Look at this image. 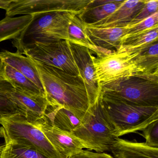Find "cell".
<instances>
[{
  "mask_svg": "<svg viewBox=\"0 0 158 158\" xmlns=\"http://www.w3.org/2000/svg\"><path fill=\"white\" fill-rule=\"evenodd\" d=\"M10 98L21 114L33 123L45 116L49 106L46 97L33 96L15 88L12 90Z\"/></svg>",
  "mask_w": 158,
  "mask_h": 158,
  "instance_id": "cell-12",
  "label": "cell"
},
{
  "mask_svg": "<svg viewBox=\"0 0 158 158\" xmlns=\"http://www.w3.org/2000/svg\"><path fill=\"white\" fill-rule=\"evenodd\" d=\"M0 158H49L40 152L27 146L5 144Z\"/></svg>",
  "mask_w": 158,
  "mask_h": 158,
  "instance_id": "cell-25",
  "label": "cell"
},
{
  "mask_svg": "<svg viewBox=\"0 0 158 158\" xmlns=\"http://www.w3.org/2000/svg\"><path fill=\"white\" fill-rule=\"evenodd\" d=\"M0 60L25 76L44 92L37 69L31 59L23 56L18 51L12 52L2 50L0 52Z\"/></svg>",
  "mask_w": 158,
  "mask_h": 158,
  "instance_id": "cell-16",
  "label": "cell"
},
{
  "mask_svg": "<svg viewBox=\"0 0 158 158\" xmlns=\"http://www.w3.org/2000/svg\"><path fill=\"white\" fill-rule=\"evenodd\" d=\"M110 151L114 158H158V148L119 137L114 139Z\"/></svg>",
  "mask_w": 158,
  "mask_h": 158,
  "instance_id": "cell-14",
  "label": "cell"
},
{
  "mask_svg": "<svg viewBox=\"0 0 158 158\" xmlns=\"http://www.w3.org/2000/svg\"><path fill=\"white\" fill-rule=\"evenodd\" d=\"M158 28L139 36L121 45L117 51H129L135 50L158 41Z\"/></svg>",
  "mask_w": 158,
  "mask_h": 158,
  "instance_id": "cell-26",
  "label": "cell"
},
{
  "mask_svg": "<svg viewBox=\"0 0 158 158\" xmlns=\"http://www.w3.org/2000/svg\"><path fill=\"white\" fill-rule=\"evenodd\" d=\"M76 14L67 12H53L34 15L28 26L18 38L14 40V47L18 50L35 41L58 40L68 41L69 22Z\"/></svg>",
  "mask_w": 158,
  "mask_h": 158,
  "instance_id": "cell-5",
  "label": "cell"
},
{
  "mask_svg": "<svg viewBox=\"0 0 158 158\" xmlns=\"http://www.w3.org/2000/svg\"><path fill=\"white\" fill-rule=\"evenodd\" d=\"M34 15L6 16L0 21V42L18 38L33 20Z\"/></svg>",
  "mask_w": 158,
  "mask_h": 158,
  "instance_id": "cell-20",
  "label": "cell"
},
{
  "mask_svg": "<svg viewBox=\"0 0 158 158\" xmlns=\"http://www.w3.org/2000/svg\"><path fill=\"white\" fill-rule=\"evenodd\" d=\"M46 117L56 127L72 133L81 123V120L72 112L64 108L49 106Z\"/></svg>",
  "mask_w": 158,
  "mask_h": 158,
  "instance_id": "cell-21",
  "label": "cell"
},
{
  "mask_svg": "<svg viewBox=\"0 0 158 158\" xmlns=\"http://www.w3.org/2000/svg\"><path fill=\"white\" fill-rule=\"evenodd\" d=\"M12 1H4V0H0V9L7 10L11 2Z\"/></svg>",
  "mask_w": 158,
  "mask_h": 158,
  "instance_id": "cell-30",
  "label": "cell"
},
{
  "mask_svg": "<svg viewBox=\"0 0 158 158\" xmlns=\"http://www.w3.org/2000/svg\"><path fill=\"white\" fill-rule=\"evenodd\" d=\"M100 98L116 138L142 131L158 120V107L139 106L102 94Z\"/></svg>",
  "mask_w": 158,
  "mask_h": 158,
  "instance_id": "cell-2",
  "label": "cell"
},
{
  "mask_svg": "<svg viewBox=\"0 0 158 158\" xmlns=\"http://www.w3.org/2000/svg\"><path fill=\"white\" fill-rule=\"evenodd\" d=\"M33 124L42 131L51 144L63 158H67L85 148L80 139L72 133L53 125L46 115Z\"/></svg>",
  "mask_w": 158,
  "mask_h": 158,
  "instance_id": "cell-10",
  "label": "cell"
},
{
  "mask_svg": "<svg viewBox=\"0 0 158 158\" xmlns=\"http://www.w3.org/2000/svg\"><path fill=\"white\" fill-rule=\"evenodd\" d=\"M73 57L79 71L87 91L91 106L98 100L101 88L96 79L95 69L92 60L91 51L80 45L70 43Z\"/></svg>",
  "mask_w": 158,
  "mask_h": 158,
  "instance_id": "cell-11",
  "label": "cell"
},
{
  "mask_svg": "<svg viewBox=\"0 0 158 158\" xmlns=\"http://www.w3.org/2000/svg\"><path fill=\"white\" fill-rule=\"evenodd\" d=\"M21 54L47 66L68 73L80 76L67 40H41L23 46L17 50Z\"/></svg>",
  "mask_w": 158,
  "mask_h": 158,
  "instance_id": "cell-6",
  "label": "cell"
},
{
  "mask_svg": "<svg viewBox=\"0 0 158 158\" xmlns=\"http://www.w3.org/2000/svg\"><path fill=\"white\" fill-rule=\"evenodd\" d=\"M0 75L10 83L15 88L33 96L46 97L45 92L40 89L30 79L1 60Z\"/></svg>",
  "mask_w": 158,
  "mask_h": 158,
  "instance_id": "cell-19",
  "label": "cell"
},
{
  "mask_svg": "<svg viewBox=\"0 0 158 158\" xmlns=\"http://www.w3.org/2000/svg\"><path fill=\"white\" fill-rule=\"evenodd\" d=\"M72 133L89 150L97 152L110 151L116 137L100 97L85 114L79 126Z\"/></svg>",
  "mask_w": 158,
  "mask_h": 158,
  "instance_id": "cell-3",
  "label": "cell"
},
{
  "mask_svg": "<svg viewBox=\"0 0 158 158\" xmlns=\"http://www.w3.org/2000/svg\"><path fill=\"white\" fill-rule=\"evenodd\" d=\"M145 0H127L105 19L86 26L96 27H126L144 6Z\"/></svg>",
  "mask_w": 158,
  "mask_h": 158,
  "instance_id": "cell-13",
  "label": "cell"
},
{
  "mask_svg": "<svg viewBox=\"0 0 158 158\" xmlns=\"http://www.w3.org/2000/svg\"><path fill=\"white\" fill-rule=\"evenodd\" d=\"M32 60L37 69L49 106L67 109L82 120L91 106L81 77Z\"/></svg>",
  "mask_w": 158,
  "mask_h": 158,
  "instance_id": "cell-1",
  "label": "cell"
},
{
  "mask_svg": "<svg viewBox=\"0 0 158 158\" xmlns=\"http://www.w3.org/2000/svg\"><path fill=\"white\" fill-rule=\"evenodd\" d=\"M140 49L129 51H116L96 57L93 56L96 79L101 90L108 84L142 73L135 60Z\"/></svg>",
  "mask_w": 158,
  "mask_h": 158,
  "instance_id": "cell-7",
  "label": "cell"
},
{
  "mask_svg": "<svg viewBox=\"0 0 158 158\" xmlns=\"http://www.w3.org/2000/svg\"><path fill=\"white\" fill-rule=\"evenodd\" d=\"M140 135L145 138L147 145L158 148V120L149 125L142 130Z\"/></svg>",
  "mask_w": 158,
  "mask_h": 158,
  "instance_id": "cell-28",
  "label": "cell"
},
{
  "mask_svg": "<svg viewBox=\"0 0 158 158\" xmlns=\"http://www.w3.org/2000/svg\"><path fill=\"white\" fill-rule=\"evenodd\" d=\"M100 94L139 106L158 107V83L138 77L106 85L101 88Z\"/></svg>",
  "mask_w": 158,
  "mask_h": 158,
  "instance_id": "cell-8",
  "label": "cell"
},
{
  "mask_svg": "<svg viewBox=\"0 0 158 158\" xmlns=\"http://www.w3.org/2000/svg\"><path fill=\"white\" fill-rule=\"evenodd\" d=\"M125 34L121 39V46L124 43L158 28V12L136 24L125 27Z\"/></svg>",
  "mask_w": 158,
  "mask_h": 158,
  "instance_id": "cell-24",
  "label": "cell"
},
{
  "mask_svg": "<svg viewBox=\"0 0 158 158\" xmlns=\"http://www.w3.org/2000/svg\"><path fill=\"white\" fill-rule=\"evenodd\" d=\"M123 1L92 0L80 14L86 24H91L105 19L112 14Z\"/></svg>",
  "mask_w": 158,
  "mask_h": 158,
  "instance_id": "cell-18",
  "label": "cell"
},
{
  "mask_svg": "<svg viewBox=\"0 0 158 158\" xmlns=\"http://www.w3.org/2000/svg\"><path fill=\"white\" fill-rule=\"evenodd\" d=\"M92 0H15L12 1L6 16L34 15L53 12L81 14Z\"/></svg>",
  "mask_w": 158,
  "mask_h": 158,
  "instance_id": "cell-9",
  "label": "cell"
},
{
  "mask_svg": "<svg viewBox=\"0 0 158 158\" xmlns=\"http://www.w3.org/2000/svg\"><path fill=\"white\" fill-rule=\"evenodd\" d=\"M88 35L95 46L111 52L116 51L121 46V39L127 29L123 27H96L86 26Z\"/></svg>",
  "mask_w": 158,
  "mask_h": 158,
  "instance_id": "cell-15",
  "label": "cell"
},
{
  "mask_svg": "<svg viewBox=\"0 0 158 158\" xmlns=\"http://www.w3.org/2000/svg\"><path fill=\"white\" fill-rule=\"evenodd\" d=\"M5 143H3V144H0V155H1V154L2 152V151H3L4 147H5Z\"/></svg>",
  "mask_w": 158,
  "mask_h": 158,
  "instance_id": "cell-31",
  "label": "cell"
},
{
  "mask_svg": "<svg viewBox=\"0 0 158 158\" xmlns=\"http://www.w3.org/2000/svg\"><path fill=\"white\" fill-rule=\"evenodd\" d=\"M135 60L142 72L140 74L158 73V41L140 48Z\"/></svg>",
  "mask_w": 158,
  "mask_h": 158,
  "instance_id": "cell-22",
  "label": "cell"
},
{
  "mask_svg": "<svg viewBox=\"0 0 158 158\" xmlns=\"http://www.w3.org/2000/svg\"><path fill=\"white\" fill-rule=\"evenodd\" d=\"M67 158H114V157L106 152H97L89 150H83Z\"/></svg>",
  "mask_w": 158,
  "mask_h": 158,
  "instance_id": "cell-29",
  "label": "cell"
},
{
  "mask_svg": "<svg viewBox=\"0 0 158 158\" xmlns=\"http://www.w3.org/2000/svg\"><path fill=\"white\" fill-rule=\"evenodd\" d=\"M14 87L0 75V122L4 118L20 114L16 104L10 98Z\"/></svg>",
  "mask_w": 158,
  "mask_h": 158,
  "instance_id": "cell-23",
  "label": "cell"
},
{
  "mask_svg": "<svg viewBox=\"0 0 158 158\" xmlns=\"http://www.w3.org/2000/svg\"><path fill=\"white\" fill-rule=\"evenodd\" d=\"M0 136L5 144L12 143L33 148L49 158H64L52 146L44 133L23 115L16 114L2 119Z\"/></svg>",
  "mask_w": 158,
  "mask_h": 158,
  "instance_id": "cell-4",
  "label": "cell"
},
{
  "mask_svg": "<svg viewBox=\"0 0 158 158\" xmlns=\"http://www.w3.org/2000/svg\"><path fill=\"white\" fill-rule=\"evenodd\" d=\"M68 41L85 47L97 55L113 52L100 48L93 44L86 32L85 23L80 14L74 15L70 19L68 26Z\"/></svg>",
  "mask_w": 158,
  "mask_h": 158,
  "instance_id": "cell-17",
  "label": "cell"
},
{
  "mask_svg": "<svg viewBox=\"0 0 158 158\" xmlns=\"http://www.w3.org/2000/svg\"><path fill=\"white\" fill-rule=\"evenodd\" d=\"M158 0H145L144 6L127 27L136 24L158 12Z\"/></svg>",
  "mask_w": 158,
  "mask_h": 158,
  "instance_id": "cell-27",
  "label": "cell"
}]
</instances>
